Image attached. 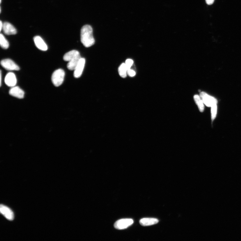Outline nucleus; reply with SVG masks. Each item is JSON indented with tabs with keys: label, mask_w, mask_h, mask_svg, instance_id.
Masks as SVG:
<instances>
[{
	"label": "nucleus",
	"mask_w": 241,
	"mask_h": 241,
	"mask_svg": "<svg viewBox=\"0 0 241 241\" xmlns=\"http://www.w3.org/2000/svg\"><path fill=\"white\" fill-rule=\"evenodd\" d=\"M93 30L91 26L85 25L82 27L81 30V42L86 47L92 46L95 44V40L93 36Z\"/></svg>",
	"instance_id": "f257e3e1"
},
{
	"label": "nucleus",
	"mask_w": 241,
	"mask_h": 241,
	"mask_svg": "<svg viewBox=\"0 0 241 241\" xmlns=\"http://www.w3.org/2000/svg\"><path fill=\"white\" fill-rule=\"evenodd\" d=\"M65 73L64 71L61 69L55 71L52 76L51 80L53 84L58 87L61 85L64 81Z\"/></svg>",
	"instance_id": "f03ea898"
},
{
	"label": "nucleus",
	"mask_w": 241,
	"mask_h": 241,
	"mask_svg": "<svg viewBox=\"0 0 241 241\" xmlns=\"http://www.w3.org/2000/svg\"><path fill=\"white\" fill-rule=\"evenodd\" d=\"M134 223L131 219H123L117 221L114 224L115 228L118 230L126 229L131 226Z\"/></svg>",
	"instance_id": "7ed1b4c3"
},
{
	"label": "nucleus",
	"mask_w": 241,
	"mask_h": 241,
	"mask_svg": "<svg viewBox=\"0 0 241 241\" xmlns=\"http://www.w3.org/2000/svg\"><path fill=\"white\" fill-rule=\"evenodd\" d=\"M1 64L2 66L7 70L18 71L20 70L18 65L11 59H3L1 61Z\"/></svg>",
	"instance_id": "20e7f679"
},
{
	"label": "nucleus",
	"mask_w": 241,
	"mask_h": 241,
	"mask_svg": "<svg viewBox=\"0 0 241 241\" xmlns=\"http://www.w3.org/2000/svg\"><path fill=\"white\" fill-rule=\"evenodd\" d=\"M200 96L204 104L208 107H211L213 105L217 104L218 103V101L215 98L210 96L204 92H201Z\"/></svg>",
	"instance_id": "39448f33"
},
{
	"label": "nucleus",
	"mask_w": 241,
	"mask_h": 241,
	"mask_svg": "<svg viewBox=\"0 0 241 241\" xmlns=\"http://www.w3.org/2000/svg\"><path fill=\"white\" fill-rule=\"evenodd\" d=\"M85 58H81L74 70V76L75 78H78L81 77L85 67Z\"/></svg>",
	"instance_id": "423d86ee"
},
{
	"label": "nucleus",
	"mask_w": 241,
	"mask_h": 241,
	"mask_svg": "<svg viewBox=\"0 0 241 241\" xmlns=\"http://www.w3.org/2000/svg\"><path fill=\"white\" fill-rule=\"evenodd\" d=\"M6 85L10 87H15L17 83V79L15 74L13 72H9L6 75L5 79Z\"/></svg>",
	"instance_id": "0eeeda50"
},
{
	"label": "nucleus",
	"mask_w": 241,
	"mask_h": 241,
	"mask_svg": "<svg viewBox=\"0 0 241 241\" xmlns=\"http://www.w3.org/2000/svg\"><path fill=\"white\" fill-rule=\"evenodd\" d=\"M10 95L16 98L20 99L24 98L25 92L18 86H15L12 87L9 91Z\"/></svg>",
	"instance_id": "6e6552de"
},
{
	"label": "nucleus",
	"mask_w": 241,
	"mask_h": 241,
	"mask_svg": "<svg viewBox=\"0 0 241 241\" xmlns=\"http://www.w3.org/2000/svg\"><path fill=\"white\" fill-rule=\"evenodd\" d=\"M0 211L2 214L9 220H12L14 219V214L12 210L5 206L1 205Z\"/></svg>",
	"instance_id": "1a4fd4ad"
},
{
	"label": "nucleus",
	"mask_w": 241,
	"mask_h": 241,
	"mask_svg": "<svg viewBox=\"0 0 241 241\" xmlns=\"http://www.w3.org/2000/svg\"><path fill=\"white\" fill-rule=\"evenodd\" d=\"M2 30L6 35H15L17 33L15 27L9 22H6L3 23Z\"/></svg>",
	"instance_id": "9d476101"
},
{
	"label": "nucleus",
	"mask_w": 241,
	"mask_h": 241,
	"mask_svg": "<svg viewBox=\"0 0 241 241\" xmlns=\"http://www.w3.org/2000/svg\"><path fill=\"white\" fill-rule=\"evenodd\" d=\"M34 43L37 48L41 50L47 51L48 47L43 40L39 36H36L34 38Z\"/></svg>",
	"instance_id": "9b49d317"
},
{
	"label": "nucleus",
	"mask_w": 241,
	"mask_h": 241,
	"mask_svg": "<svg viewBox=\"0 0 241 241\" xmlns=\"http://www.w3.org/2000/svg\"><path fill=\"white\" fill-rule=\"evenodd\" d=\"M81 58L80 54L72 58L67 64V67L68 69L71 70H74Z\"/></svg>",
	"instance_id": "f8f14e48"
},
{
	"label": "nucleus",
	"mask_w": 241,
	"mask_h": 241,
	"mask_svg": "<svg viewBox=\"0 0 241 241\" xmlns=\"http://www.w3.org/2000/svg\"><path fill=\"white\" fill-rule=\"evenodd\" d=\"M159 221L156 218H144L140 221V224L143 226H149L156 224Z\"/></svg>",
	"instance_id": "ddd939ff"
},
{
	"label": "nucleus",
	"mask_w": 241,
	"mask_h": 241,
	"mask_svg": "<svg viewBox=\"0 0 241 241\" xmlns=\"http://www.w3.org/2000/svg\"><path fill=\"white\" fill-rule=\"evenodd\" d=\"M194 100L198 106L200 111L203 112L204 110V103L200 96L196 95L194 96Z\"/></svg>",
	"instance_id": "4468645a"
},
{
	"label": "nucleus",
	"mask_w": 241,
	"mask_h": 241,
	"mask_svg": "<svg viewBox=\"0 0 241 241\" xmlns=\"http://www.w3.org/2000/svg\"><path fill=\"white\" fill-rule=\"evenodd\" d=\"M80 54V52L77 50H73L65 54L63 56V59L66 61H69L72 58H74L78 55Z\"/></svg>",
	"instance_id": "2eb2a0df"
},
{
	"label": "nucleus",
	"mask_w": 241,
	"mask_h": 241,
	"mask_svg": "<svg viewBox=\"0 0 241 241\" xmlns=\"http://www.w3.org/2000/svg\"><path fill=\"white\" fill-rule=\"evenodd\" d=\"M127 70H128L125 63H122L118 68V72L120 76L123 78L126 77L127 74Z\"/></svg>",
	"instance_id": "dca6fc26"
},
{
	"label": "nucleus",
	"mask_w": 241,
	"mask_h": 241,
	"mask_svg": "<svg viewBox=\"0 0 241 241\" xmlns=\"http://www.w3.org/2000/svg\"><path fill=\"white\" fill-rule=\"evenodd\" d=\"M0 44L2 48L4 49H8L9 46L8 41L2 34L0 35Z\"/></svg>",
	"instance_id": "f3484780"
},
{
	"label": "nucleus",
	"mask_w": 241,
	"mask_h": 241,
	"mask_svg": "<svg viewBox=\"0 0 241 241\" xmlns=\"http://www.w3.org/2000/svg\"><path fill=\"white\" fill-rule=\"evenodd\" d=\"M211 107V119L212 121H213L215 118L216 116L217 112V104L213 105Z\"/></svg>",
	"instance_id": "a211bd4d"
},
{
	"label": "nucleus",
	"mask_w": 241,
	"mask_h": 241,
	"mask_svg": "<svg viewBox=\"0 0 241 241\" xmlns=\"http://www.w3.org/2000/svg\"><path fill=\"white\" fill-rule=\"evenodd\" d=\"M125 64L128 70L131 69V67H132L133 63V61L130 59H127L126 60L125 62Z\"/></svg>",
	"instance_id": "6ab92c4d"
},
{
	"label": "nucleus",
	"mask_w": 241,
	"mask_h": 241,
	"mask_svg": "<svg viewBox=\"0 0 241 241\" xmlns=\"http://www.w3.org/2000/svg\"><path fill=\"white\" fill-rule=\"evenodd\" d=\"M127 74L130 77H133L135 75L136 72L135 71L130 69L127 70Z\"/></svg>",
	"instance_id": "aec40b11"
},
{
	"label": "nucleus",
	"mask_w": 241,
	"mask_h": 241,
	"mask_svg": "<svg viewBox=\"0 0 241 241\" xmlns=\"http://www.w3.org/2000/svg\"><path fill=\"white\" fill-rule=\"evenodd\" d=\"M215 0H206V2L208 5H211L214 3Z\"/></svg>",
	"instance_id": "412c9836"
},
{
	"label": "nucleus",
	"mask_w": 241,
	"mask_h": 241,
	"mask_svg": "<svg viewBox=\"0 0 241 241\" xmlns=\"http://www.w3.org/2000/svg\"><path fill=\"white\" fill-rule=\"evenodd\" d=\"M3 26V23L2 21H1V23H0V31H1L2 30Z\"/></svg>",
	"instance_id": "4be33fe9"
},
{
	"label": "nucleus",
	"mask_w": 241,
	"mask_h": 241,
	"mask_svg": "<svg viewBox=\"0 0 241 241\" xmlns=\"http://www.w3.org/2000/svg\"><path fill=\"white\" fill-rule=\"evenodd\" d=\"M0 78H1V80H0V86H2V71H1V74H0Z\"/></svg>",
	"instance_id": "5701e85b"
},
{
	"label": "nucleus",
	"mask_w": 241,
	"mask_h": 241,
	"mask_svg": "<svg viewBox=\"0 0 241 241\" xmlns=\"http://www.w3.org/2000/svg\"><path fill=\"white\" fill-rule=\"evenodd\" d=\"M1 2H2V0H1Z\"/></svg>",
	"instance_id": "b1692460"
}]
</instances>
